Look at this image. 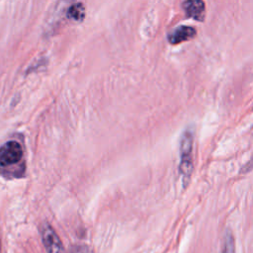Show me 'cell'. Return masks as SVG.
Returning <instances> with one entry per match:
<instances>
[{
    "instance_id": "ba28073f",
    "label": "cell",
    "mask_w": 253,
    "mask_h": 253,
    "mask_svg": "<svg viewBox=\"0 0 253 253\" xmlns=\"http://www.w3.org/2000/svg\"><path fill=\"white\" fill-rule=\"evenodd\" d=\"M0 253H1V230H0Z\"/></svg>"
},
{
    "instance_id": "52a82bcc",
    "label": "cell",
    "mask_w": 253,
    "mask_h": 253,
    "mask_svg": "<svg viewBox=\"0 0 253 253\" xmlns=\"http://www.w3.org/2000/svg\"><path fill=\"white\" fill-rule=\"evenodd\" d=\"M221 253H235V240L230 229H227L224 234Z\"/></svg>"
},
{
    "instance_id": "3957f363",
    "label": "cell",
    "mask_w": 253,
    "mask_h": 253,
    "mask_svg": "<svg viewBox=\"0 0 253 253\" xmlns=\"http://www.w3.org/2000/svg\"><path fill=\"white\" fill-rule=\"evenodd\" d=\"M41 237L42 244L47 253H64V248L60 238L58 237L56 231L53 227L47 223L43 222L40 228Z\"/></svg>"
},
{
    "instance_id": "6da1fadb",
    "label": "cell",
    "mask_w": 253,
    "mask_h": 253,
    "mask_svg": "<svg viewBox=\"0 0 253 253\" xmlns=\"http://www.w3.org/2000/svg\"><path fill=\"white\" fill-rule=\"evenodd\" d=\"M193 142L194 135L191 129H186L180 140V164L179 171L182 177L184 188H187L192 177L194 163H193Z\"/></svg>"
},
{
    "instance_id": "5b68a950",
    "label": "cell",
    "mask_w": 253,
    "mask_h": 253,
    "mask_svg": "<svg viewBox=\"0 0 253 253\" xmlns=\"http://www.w3.org/2000/svg\"><path fill=\"white\" fill-rule=\"evenodd\" d=\"M196 36V30L190 26H180L174 29L168 35V41L171 44H178L182 42L189 41Z\"/></svg>"
},
{
    "instance_id": "8992f818",
    "label": "cell",
    "mask_w": 253,
    "mask_h": 253,
    "mask_svg": "<svg viewBox=\"0 0 253 253\" xmlns=\"http://www.w3.org/2000/svg\"><path fill=\"white\" fill-rule=\"evenodd\" d=\"M66 17L74 22L80 23L85 18V7L81 2H76L71 4L67 8Z\"/></svg>"
},
{
    "instance_id": "7a4b0ae2",
    "label": "cell",
    "mask_w": 253,
    "mask_h": 253,
    "mask_svg": "<svg viewBox=\"0 0 253 253\" xmlns=\"http://www.w3.org/2000/svg\"><path fill=\"white\" fill-rule=\"evenodd\" d=\"M23 157V148L16 140H9L0 146V166L8 167L18 163Z\"/></svg>"
},
{
    "instance_id": "277c9868",
    "label": "cell",
    "mask_w": 253,
    "mask_h": 253,
    "mask_svg": "<svg viewBox=\"0 0 253 253\" xmlns=\"http://www.w3.org/2000/svg\"><path fill=\"white\" fill-rule=\"evenodd\" d=\"M186 15L196 21H204L206 6L203 0H186L182 4Z\"/></svg>"
}]
</instances>
